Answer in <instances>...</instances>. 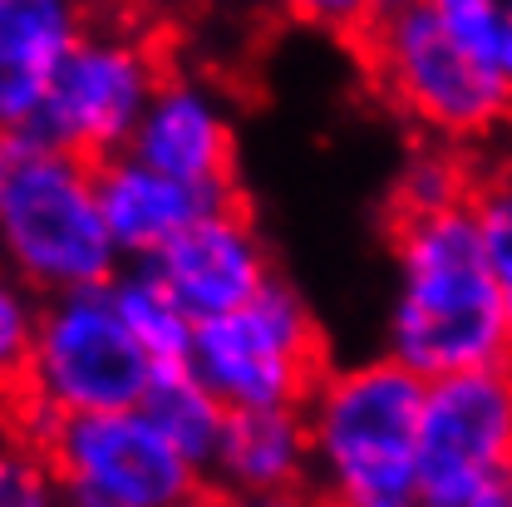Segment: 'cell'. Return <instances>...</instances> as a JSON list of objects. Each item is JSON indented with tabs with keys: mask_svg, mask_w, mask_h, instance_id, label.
Masks as SVG:
<instances>
[{
	"mask_svg": "<svg viewBox=\"0 0 512 507\" xmlns=\"http://www.w3.org/2000/svg\"><path fill=\"white\" fill-rule=\"evenodd\" d=\"M389 237V301L380 350L414 375L508 360V301L478 222L463 202L384 217Z\"/></svg>",
	"mask_w": 512,
	"mask_h": 507,
	"instance_id": "obj_1",
	"label": "cell"
},
{
	"mask_svg": "<svg viewBox=\"0 0 512 507\" xmlns=\"http://www.w3.org/2000/svg\"><path fill=\"white\" fill-rule=\"evenodd\" d=\"M419 409L424 375L399 365L389 350L330 360L301 404L311 493L325 507H419L429 493Z\"/></svg>",
	"mask_w": 512,
	"mask_h": 507,
	"instance_id": "obj_2",
	"label": "cell"
},
{
	"mask_svg": "<svg viewBox=\"0 0 512 507\" xmlns=\"http://www.w3.org/2000/svg\"><path fill=\"white\" fill-rule=\"evenodd\" d=\"M370 94L414 138L488 158L512 148V89L424 0H389L355 40Z\"/></svg>",
	"mask_w": 512,
	"mask_h": 507,
	"instance_id": "obj_3",
	"label": "cell"
},
{
	"mask_svg": "<svg viewBox=\"0 0 512 507\" xmlns=\"http://www.w3.org/2000/svg\"><path fill=\"white\" fill-rule=\"evenodd\" d=\"M0 266L35 296L104 286L124 266L99 207V163L45 128H0Z\"/></svg>",
	"mask_w": 512,
	"mask_h": 507,
	"instance_id": "obj_4",
	"label": "cell"
},
{
	"mask_svg": "<svg viewBox=\"0 0 512 507\" xmlns=\"http://www.w3.org/2000/svg\"><path fill=\"white\" fill-rule=\"evenodd\" d=\"M158 375V355L133 335L109 281L40 296V320L25 360L15 419L50 424L69 414H99L143 404Z\"/></svg>",
	"mask_w": 512,
	"mask_h": 507,
	"instance_id": "obj_5",
	"label": "cell"
},
{
	"mask_svg": "<svg viewBox=\"0 0 512 507\" xmlns=\"http://www.w3.org/2000/svg\"><path fill=\"white\" fill-rule=\"evenodd\" d=\"M168 69H173V50L143 10L94 0L84 35L69 45V55L50 79L35 128L104 163L133 143V128L153 104Z\"/></svg>",
	"mask_w": 512,
	"mask_h": 507,
	"instance_id": "obj_6",
	"label": "cell"
},
{
	"mask_svg": "<svg viewBox=\"0 0 512 507\" xmlns=\"http://www.w3.org/2000/svg\"><path fill=\"white\" fill-rule=\"evenodd\" d=\"M330 340L306 291L286 276L266 281L252 301L197 320L188 365L227 409L306 404L330 370Z\"/></svg>",
	"mask_w": 512,
	"mask_h": 507,
	"instance_id": "obj_7",
	"label": "cell"
},
{
	"mask_svg": "<svg viewBox=\"0 0 512 507\" xmlns=\"http://www.w3.org/2000/svg\"><path fill=\"white\" fill-rule=\"evenodd\" d=\"M60 507H178L212 493L207 468L143 404L35 424Z\"/></svg>",
	"mask_w": 512,
	"mask_h": 507,
	"instance_id": "obj_8",
	"label": "cell"
},
{
	"mask_svg": "<svg viewBox=\"0 0 512 507\" xmlns=\"http://www.w3.org/2000/svg\"><path fill=\"white\" fill-rule=\"evenodd\" d=\"M419 453L429 488L512 473V360L424 380Z\"/></svg>",
	"mask_w": 512,
	"mask_h": 507,
	"instance_id": "obj_9",
	"label": "cell"
},
{
	"mask_svg": "<svg viewBox=\"0 0 512 507\" xmlns=\"http://www.w3.org/2000/svg\"><path fill=\"white\" fill-rule=\"evenodd\" d=\"M128 153H138L143 163L183 178L192 188L237 197L242 143H237V109H232L227 89L173 60L153 104L143 109V119L133 128Z\"/></svg>",
	"mask_w": 512,
	"mask_h": 507,
	"instance_id": "obj_10",
	"label": "cell"
},
{
	"mask_svg": "<svg viewBox=\"0 0 512 507\" xmlns=\"http://www.w3.org/2000/svg\"><path fill=\"white\" fill-rule=\"evenodd\" d=\"M168 291L183 301L192 320L222 316L242 301H252L266 281H276V252L252 217V207L237 197L207 207L197 222H188L163 252L148 261Z\"/></svg>",
	"mask_w": 512,
	"mask_h": 507,
	"instance_id": "obj_11",
	"label": "cell"
},
{
	"mask_svg": "<svg viewBox=\"0 0 512 507\" xmlns=\"http://www.w3.org/2000/svg\"><path fill=\"white\" fill-rule=\"evenodd\" d=\"M217 202L227 197L192 188L183 178L143 163L128 148L99 163V207L124 261H153L188 222H197Z\"/></svg>",
	"mask_w": 512,
	"mask_h": 507,
	"instance_id": "obj_12",
	"label": "cell"
},
{
	"mask_svg": "<svg viewBox=\"0 0 512 507\" xmlns=\"http://www.w3.org/2000/svg\"><path fill=\"white\" fill-rule=\"evenodd\" d=\"M94 0H0V128L35 124Z\"/></svg>",
	"mask_w": 512,
	"mask_h": 507,
	"instance_id": "obj_13",
	"label": "cell"
},
{
	"mask_svg": "<svg viewBox=\"0 0 512 507\" xmlns=\"http://www.w3.org/2000/svg\"><path fill=\"white\" fill-rule=\"evenodd\" d=\"M207 488L217 498L311 488V439L301 404L227 409L222 439L207 458Z\"/></svg>",
	"mask_w": 512,
	"mask_h": 507,
	"instance_id": "obj_14",
	"label": "cell"
},
{
	"mask_svg": "<svg viewBox=\"0 0 512 507\" xmlns=\"http://www.w3.org/2000/svg\"><path fill=\"white\" fill-rule=\"evenodd\" d=\"M143 409L153 414V424L173 439V444L192 453L202 468L212 458V448L222 439V424H227V404L207 389V380L192 370L188 360H173V365H158V375L143 394Z\"/></svg>",
	"mask_w": 512,
	"mask_h": 507,
	"instance_id": "obj_15",
	"label": "cell"
},
{
	"mask_svg": "<svg viewBox=\"0 0 512 507\" xmlns=\"http://www.w3.org/2000/svg\"><path fill=\"white\" fill-rule=\"evenodd\" d=\"M114 301L124 320L133 325V335L158 355V365H173V360H188V345H192V330L197 320L183 311V301L168 291V281L148 266V261H124L109 281Z\"/></svg>",
	"mask_w": 512,
	"mask_h": 507,
	"instance_id": "obj_16",
	"label": "cell"
},
{
	"mask_svg": "<svg viewBox=\"0 0 512 507\" xmlns=\"http://www.w3.org/2000/svg\"><path fill=\"white\" fill-rule=\"evenodd\" d=\"M473 173H478V158L444 148V143H429V138H414V153L399 163L394 183L384 192V217L463 202L473 188Z\"/></svg>",
	"mask_w": 512,
	"mask_h": 507,
	"instance_id": "obj_17",
	"label": "cell"
},
{
	"mask_svg": "<svg viewBox=\"0 0 512 507\" xmlns=\"http://www.w3.org/2000/svg\"><path fill=\"white\" fill-rule=\"evenodd\" d=\"M424 5L512 89V0H424Z\"/></svg>",
	"mask_w": 512,
	"mask_h": 507,
	"instance_id": "obj_18",
	"label": "cell"
},
{
	"mask_svg": "<svg viewBox=\"0 0 512 507\" xmlns=\"http://www.w3.org/2000/svg\"><path fill=\"white\" fill-rule=\"evenodd\" d=\"M35 320H40V296L0 266V419L15 414V404H20Z\"/></svg>",
	"mask_w": 512,
	"mask_h": 507,
	"instance_id": "obj_19",
	"label": "cell"
},
{
	"mask_svg": "<svg viewBox=\"0 0 512 507\" xmlns=\"http://www.w3.org/2000/svg\"><path fill=\"white\" fill-rule=\"evenodd\" d=\"M286 25H301L311 35H325V40H340L355 50V40L380 20V10L389 0H266Z\"/></svg>",
	"mask_w": 512,
	"mask_h": 507,
	"instance_id": "obj_20",
	"label": "cell"
},
{
	"mask_svg": "<svg viewBox=\"0 0 512 507\" xmlns=\"http://www.w3.org/2000/svg\"><path fill=\"white\" fill-rule=\"evenodd\" d=\"M419 507H512V473L468 478V483H439L424 493Z\"/></svg>",
	"mask_w": 512,
	"mask_h": 507,
	"instance_id": "obj_21",
	"label": "cell"
},
{
	"mask_svg": "<svg viewBox=\"0 0 512 507\" xmlns=\"http://www.w3.org/2000/svg\"><path fill=\"white\" fill-rule=\"evenodd\" d=\"M217 507H325L311 488H291V493H232L217 498Z\"/></svg>",
	"mask_w": 512,
	"mask_h": 507,
	"instance_id": "obj_22",
	"label": "cell"
},
{
	"mask_svg": "<svg viewBox=\"0 0 512 507\" xmlns=\"http://www.w3.org/2000/svg\"><path fill=\"white\" fill-rule=\"evenodd\" d=\"M178 507H217V493H202V498H188V503H178Z\"/></svg>",
	"mask_w": 512,
	"mask_h": 507,
	"instance_id": "obj_23",
	"label": "cell"
},
{
	"mask_svg": "<svg viewBox=\"0 0 512 507\" xmlns=\"http://www.w3.org/2000/svg\"><path fill=\"white\" fill-rule=\"evenodd\" d=\"M503 301H508V360H512V286L503 291Z\"/></svg>",
	"mask_w": 512,
	"mask_h": 507,
	"instance_id": "obj_24",
	"label": "cell"
},
{
	"mask_svg": "<svg viewBox=\"0 0 512 507\" xmlns=\"http://www.w3.org/2000/svg\"><path fill=\"white\" fill-rule=\"evenodd\" d=\"M45 507H60V503H45Z\"/></svg>",
	"mask_w": 512,
	"mask_h": 507,
	"instance_id": "obj_25",
	"label": "cell"
}]
</instances>
